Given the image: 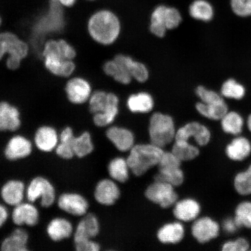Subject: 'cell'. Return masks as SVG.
Instances as JSON below:
<instances>
[{
  "label": "cell",
  "instance_id": "e575fe53",
  "mask_svg": "<svg viewBox=\"0 0 251 251\" xmlns=\"http://www.w3.org/2000/svg\"><path fill=\"white\" fill-rule=\"evenodd\" d=\"M108 170L110 176L113 179L124 183L129 177V166L127 159L122 158H115L110 162Z\"/></svg>",
  "mask_w": 251,
  "mask_h": 251
},
{
  "label": "cell",
  "instance_id": "3957f363",
  "mask_svg": "<svg viewBox=\"0 0 251 251\" xmlns=\"http://www.w3.org/2000/svg\"><path fill=\"white\" fill-rule=\"evenodd\" d=\"M164 151L151 143L134 146L127 159L130 170L137 176L143 175L151 168L158 166Z\"/></svg>",
  "mask_w": 251,
  "mask_h": 251
},
{
  "label": "cell",
  "instance_id": "d590c367",
  "mask_svg": "<svg viewBox=\"0 0 251 251\" xmlns=\"http://www.w3.org/2000/svg\"><path fill=\"white\" fill-rule=\"evenodd\" d=\"M172 152L182 161H191L200 154L199 148L184 141H175Z\"/></svg>",
  "mask_w": 251,
  "mask_h": 251
},
{
  "label": "cell",
  "instance_id": "8d00e7d4",
  "mask_svg": "<svg viewBox=\"0 0 251 251\" xmlns=\"http://www.w3.org/2000/svg\"><path fill=\"white\" fill-rule=\"evenodd\" d=\"M246 94V88L234 78H228L222 84L221 94L224 99L240 100L244 98Z\"/></svg>",
  "mask_w": 251,
  "mask_h": 251
},
{
  "label": "cell",
  "instance_id": "1f68e13d",
  "mask_svg": "<svg viewBox=\"0 0 251 251\" xmlns=\"http://www.w3.org/2000/svg\"><path fill=\"white\" fill-rule=\"evenodd\" d=\"M222 130L226 133L239 136L244 126V119L239 113L228 111L221 119Z\"/></svg>",
  "mask_w": 251,
  "mask_h": 251
},
{
  "label": "cell",
  "instance_id": "8fae6325",
  "mask_svg": "<svg viewBox=\"0 0 251 251\" xmlns=\"http://www.w3.org/2000/svg\"><path fill=\"white\" fill-rule=\"evenodd\" d=\"M193 138L200 146H205L211 140V133L205 125L198 122H191L176 131L175 141H188Z\"/></svg>",
  "mask_w": 251,
  "mask_h": 251
},
{
  "label": "cell",
  "instance_id": "ffe728a7",
  "mask_svg": "<svg viewBox=\"0 0 251 251\" xmlns=\"http://www.w3.org/2000/svg\"><path fill=\"white\" fill-rule=\"evenodd\" d=\"M106 136L121 151H130L134 147V137L132 132L127 128L111 126L106 131Z\"/></svg>",
  "mask_w": 251,
  "mask_h": 251
},
{
  "label": "cell",
  "instance_id": "83f0119b",
  "mask_svg": "<svg viewBox=\"0 0 251 251\" xmlns=\"http://www.w3.org/2000/svg\"><path fill=\"white\" fill-rule=\"evenodd\" d=\"M102 70L106 75L121 84H128L133 79L125 66L115 58L106 61L102 66Z\"/></svg>",
  "mask_w": 251,
  "mask_h": 251
},
{
  "label": "cell",
  "instance_id": "ba28073f",
  "mask_svg": "<svg viewBox=\"0 0 251 251\" xmlns=\"http://www.w3.org/2000/svg\"><path fill=\"white\" fill-rule=\"evenodd\" d=\"M40 60L47 73L59 80L67 79L78 70L77 61L68 60L57 55H43Z\"/></svg>",
  "mask_w": 251,
  "mask_h": 251
},
{
  "label": "cell",
  "instance_id": "ab89813d",
  "mask_svg": "<svg viewBox=\"0 0 251 251\" xmlns=\"http://www.w3.org/2000/svg\"><path fill=\"white\" fill-rule=\"evenodd\" d=\"M240 228H251V202L244 201L238 204L234 217Z\"/></svg>",
  "mask_w": 251,
  "mask_h": 251
},
{
  "label": "cell",
  "instance_id": "60d3db41",
  "mask_svg": "<svg viewBox=\"0 0 251 251\" xmlns=\"http://www.w3.org/2000/svg\"><path fill=\"white\" fill-rule=\"evenodd\" d=\"M165 24L168 30L176 29L181 24L183 18L177 8L166 6L164 15Z\"/></svg>",
  "mask_w": 251,
  "mask_h": 251
},
{
  "label": "cell",
  "instance_id": "52a82bcc",
  "mask_svg": "<svg viewBox=\"0 0 251 251\" xmlns=\"http://www.w3.org/2000/svg\"><path fill=\"white\" fill-rule=\"evenodd\" d=\"M26 197L28 201L34 203L40 200V205L48 208L56 201L55 187L50 180L43 176H37L31 180L26 187Z\"/></svg>",
  "mask_w": 251,
  "mask_h": 251
},
{
  "label": "cell",
  "instance_id": "7c38bea8",
  "mask_svg": "<svg viewBox=\"0 0 251 251\" xmlns=\"http://www.w3.org/2000/svg\"><path fill=\"white\" fill-rule=\"evenodd\" d=\"M57 205L62 211L77 217L85 215L89 207L85 198L76 193L62 194L57 199Z\"/></svg>",
  "mask_w": 251,
  "mask_h": 251
},
{
  "label": "cell",
  "instance_id": "4dcf8cb0",
  "mask_svg": "<svg viewBox=\"0 0 251 251\" xmlns=\"http://www.w3.org/2000/svg\"><path fill=\"white\" fill-rule=\"evenodd\" d=\"M184 235L183 226L180 223H172L164 226L158 232V238L164 244H177L183 239Z\"/></svg>",
  "mask_w": 251,
  "mask_h": 251
},
{
  "label": "cell",
  "instance_id": "7a4b0ae2",
  "mask_svg": "<svg viewBox=\"0 0 251 251\" xmlns=\"http://www.w3.org/2000/svg\"><path fill=\"white\" fill-rule=\"evenodd\" d=\"M31 54L29 43L17 31L10 29L0 30V63H3L6 70H20Z\"/></svg>",
  "mask_w": 251,
  "mask_h": 251
},
{
  "label": "cell",
  "instance_id": "d6986e66",
  "mask_svg": "<svg viewBox=\"0 0 251 251\" xmlns=\"http://www.w3.org/2000/svg\"><path fill=\"white\" fill-rule=\"evenodd\" d=\"M120 196V190L117 184L111 180L100 181L94 191V197L97 202L103 205H112Z\"/></svg>",
  "mask_w": 251,
  "mask_h": 251
},
{
  "label": "cell",
  "instance_id": "836d02e7",
  "mask_svg": "<svg viewBox=\"0 0 251 251\" xmlns=\"http://www.w3.org/2000/svg\"><path fill=\"white\" fill-rule=\"evenodd\" d=\"M73 149L75 155L80 158L89 155L93 151L92 138L89 131H84L78 136H75Z\"/></svg>",
  "mask_w": 251,
  "mask_h": 251
},
{
  "label": "cell",
  "instance_id": "9a60e30c",
  "mask_svg": "<svg viewBox=\"0 0 251 251\" xmlns=\"http://www.w3.org/2000/svg\"><path fill=\"white\" fill-rule=\"evenodd\" d=\"M59 141L57 130L50 125H43L37 128L34 135V143L37 149L43 152L55 150Z\"/></svg>",
  "mask_w": 251,
  "mask_h": 251
},
{
  "label": "cell",
  "instance_id": "f907efd6",
  "mask_svg": "<svg viewBox=\"0 0 251 251\" xmlns=\"http://www.w3.org/2000/svg\"><path fill=\"white\" fill-rule=\"evenodd\" d=\"M247 124L248 128H249V129L251 133V114H250L249 116V117H248Z\"/></svg>",
  "mask_w": 251,
  "mask_h": 251
},
{
  "label": "cell",
  "instance_id": "f1b7e54d",
  "mask_svg": "<svg viewBox=\"0 0 251 251\" xmlns=\"http://www.w3.org/2000/svg\"><path fill=\"white\" fill-rule=\"evenodd\" d=\"M196 108L199 114L203 117L213 121H221V119L228 111V105L225 100L205 103L201 101L196 103Z\"/></svg>",
  "mask_w": 251,
  "mask_h": 251
},
{
  "label": "cell",
  "instance_id": "cb8c5ba5",
  "mask_svg": "<svg viewBox=\"0 0 251 251\" xmlns=\"http://www.w3.org/2000/svg\"><path fill=\"white\" fill-rule=\"evenodd\" d=\"M75 137L73 128L70 126L65 127L59 133V141L55 150L59 158L70 160L74 158L73 141Z\"/></svg>",
  "mask_w": 251,
  "mask_h": 251
},
{
  "label": "cell",
  "instance_id": "e0dca14e",
  "mask_svg": "<svg viewBox=\"0 0 251 251\" xmlns=\"http://www.w3.org/2000/svg\"><path fill=\"white\" fill-rule=\"evenodd\" d=\"M26 190L24 182L19 180H10L2 185L0 190V197L3 202L14 207L23 202L26 197Z\"/></svg>",
  "mask_w": 251,
  "mask_h": 251
},
{
  "label": "cell",
  "instance_id": "b9f144b4",
  "mask_svg": "<svg viewBox=\"0 0 251 251\" xmlns=\"http://www.w3.org/2000/svg\"><path fill=\"white\" fill-rule=\"evenodd\" d=\"M196 93L200 99V101L205 103L219 102L225 100L221 94L208 89L203 86L197 87Z\"/></svg>",
  "mask_w": 251,
  "mask_h": 251
},
{
  "label": "cell",
  "instance_id": "2e32d148",
  "mask_svg": "<svg viewBox=\"0 0 251 251\" xmlns=\"http://www.w3.org/2000/svg\"><path fill=\"white\" fill-rule=\"evenodd\" d=\"M220 227L218 223L208 217L197 220L192 227V234L200 243H206L218 236Z\"/></svg>",
  "mask_w": 251,
  "mask_h": 251
},
{
  "label": "cell",
  "instance_id": "f5cc1de1",
  "mask_svg": "<svg viewBox=\"0 0 251 251\" xmlns=\"http://www.w3.org/2000/svg\"><path fill=\"white\" fill-rule=\"evenodd\" d=\"M86 1H96V0H86Z\"/></svg>",
  "mask_w": 251,
  "mask_h": 251
},
{
  "label": "cell",
  "instance_id": "f546056e",
  "mask_svg": "<svg viewBox=\"0 0 251 251\" xmlns=\"http://www.w3.org/2000/svg\"><path fill=\"white\" fill-rule=\"evenodd\" d=\"M188 13L194 20L208 23L214 17V9L207 0H194L188 7Z\"/></svg>",
  "mask_w": 251,
  "mask_h": 251
},
{
  "label": "cell",
  "instance_id": "c3c4849f",
  "mask_svg": "<svg viewBox=\"0 0 251 251\" xmlns=\"http://www.w3.org/2000/svg\"><path fill=\"white\" fill-rule=\"evenodd\" d=\"M9 218V212L7 207L0 203V228L7 222Z\"/></svg>",
  "mask_w": 251,
  "mask_h": 251
},
{
  "label": "cell",
  "instance_id": "6da1fadb",
  "mask_svg": "<svg viewBox=\"0 0 251 251\" xmlns=\"http://www.w3.org/2000/svg\"><path fill=\"white\" fill-rule=\"evenodd\" d=\"M88 36L100 45H112L118 39L121 23L117 15L108 9H100L90 16L86 24Z\"/></svg>",
  "mask_w": 251,
  "mask_h": 251
},
{
  "label": "cell",
  "instance_id": "603a6c76",
  "mask_svg": "<svg viewBox=\"0 0 251 251\" xmlns=\"http://www.w3.org/2000/svg\"><path fill=\"white\" fill-rule=\"evenodd\" d=\"M251 153V144L249 139L242 136L235 137L226 148L228 158L234 161H242Z\"/></svg>",
  "mask_w": 251,
  "mask_h": 251
},
{
  "label": "cell",
  "instance_id": "4316f807",
  "mask_svg": "<svg viewBox=\"0 0 251 251\" xmlns=\"http://www.w3.org/2000/svg\"><path fill=\"white\" fill-rule=\"evenodd\" d=\"M127 106L131 112L146 114L152 111L154 106V101L150 94L140 92L131 94L128 97Z\"/></svg>",
  "mask_w": 251,
  "mask_h": 251
},
{
  "label": "cell",
  "instance_id": "30bf717a",
  "mask_svg": "<svg viewBox=\"0 0 251 251\" xmlns=\"http://www.w3.org/2000/svg\"><path fill=\"white\" fill-rule=\"evenodd\" d=\"M146 196L151 201L164 208L175 205L178 198L174 186L165 182L158 181H155L147 188Z\"/></svg>",
  "mask_w": 251,
  "mask_h": 251
},
{
  "label": "cell",
  "instance_id": "7dc6e473",
  "mask_svg": "<svg viewBox=\"0 0 251 251\" xmlns=\"http://www.w3.org/2000/svg\"><path fill=\"white\" fill-rule=\"evenodd\" d=\"M223 227L227 233H234L240 227L235 222L234 218H229L225 220L223 224Z\"/></svg>",
  "mask_w": 251,
  "mask_h": 251
},
{
  "label": "cell",
  "instance_id": "7402d4cb",
  "mask_svg": "<svg viewBox=\"0 0 251 251\" xmlns=\"http://www.w3.org/2000/svg\"><path fill=\"white\" fill-rule=\"evenodd\" d=\"M29 234L25 229L18 227L4 238L0 245L2 251H26Z\"/></svg>",
  "mask_w": 251,
  "mask_h": 251
},
{
  "label": "cell",
  "instance_id": "44dd1931",
  "mask_svg": "<svg viewBox=\"0 0 251 251\" xmlns=\"http://www.w3.org/2000/svg\"><path fill=\"white\" fill-rule=\"evenodd\" d=\"M47 234L55 242H59L71 237L74 233L73 225L64 218H55L49 222L47 226Z\"/></svg>",
  "mask_w": 251,
  "mask_h": 251
},
{
  "label": "cell",
  "instance_id": "7bdbcfd3",
  "mask_svg": "<svg viewBox=\"0 0 251 251\" xmlns=\"http://www.w3.org/2000/svg\"><path fill=\"white\" fill-rule=\"evenodd\" d=\"M230 4L232 10L238 17H251V0H230Z\"/></svg>",
  "mask_w": 251,
  "mask_h": 251
},
{
  "label": "cell",
  "instance_id": "9c48e42d",
  "mask_svg": "<svg viewBox=\"0 0 251 251\" xmlns=\"http://www.w3.org/2000/svg\"><path fill=\"white\" fill-rule=\"evenodd\" d=\"M22 125L21 106L9 99H0V132H15L20 129Z\"/></svg>",
  "mask_w": 251,
  "mask_h": 251
},
{
  "label": "cell",
  "instance_id": "f6af8a7d",
  "mask_svg": "<svg viewBox=\"0 0 251 251\" xmlns=\"http://www.w3.org/2000/svg\"><path fill=\"white\" fill-rule=\"evenodd\" d=\"M249 249V242L244 238L228 241L222 247V250L224 251H246Z\"/></svg>",
  "mask_w": 251,
  "mask_h": 251
},
{
  "label": "cell",
  "instance_id": "484cf974",
  "mask_svg": "<svg viewBox=\"0 0 251 251\" xmlns=\"http://www.w3.org/2000/svg\"><path fill=\"white\" fill-rule=\"evenodd\" d=\"M201 207L199 202L193 199H185L175 203L174 215L180 221L190 222L199 215Z\"/></svg>",
  "mask_w": 251,
  "mask_h": 251
},
{
  "label": "cell",
  "instance_id": "681fc988",
  "mask_svg": "<svg viewBox=\"0 0 251 251\" xmlns=\"http://www.w3.org/2000/svg\"><path fill=\"white\" fill-rule=\"evenodd\" d=\"M78 0H57L59 4L65 9L73 8L76 4Z\"/></svg>",
  "mask_w": 251,
  "mask_h": 251
},
{
  "label": "cell",
  "instance_id": "277c9868",
  "mask_svg": "<svg viewBox=\"0 0 251 251\" xmlns=\"http://www.w3.org/2000/svg\"><path fill=\"white\" fill-rule=\"evenodd\" d=\"M119 103L115 94L97 90H94L87 105L91 114H97L103 123L110 125L117 117Z\"/></svg>",
  "mask_w": 251,
  "mask_h": 251
},
{
  "label": "cell",
  "instance_id": "f35d334b",
  "mask_svg": "<svg viewBox=\"0 0 251 251\" xmlns=\"http://www.w3.org/2000/svg\"><path fill=\"white\" fill-rule=\"evenodd\" d=\"M235 191L241 196L251 194V165L246 171L238 173L234 180Z\"/></svg>",
  "mask_w": 251,
  "mask_h": 251
},
{
  "label": "cell",
  "instance_id": "816d5d0a",
  "mask_svg": "<svg viewBox=\"0 0 251 251\" xmlns=\"http://www.w3.org/2000/svg\"><path fill=\"white\" fill-rule=\"evenodd\" d=\"M2 23H3L2 18L1 17V15H0V28L1 27L2 25Z\"/></svg>",
  "mask_w": 251,
  "mask_h": 251
},
{
  "label": "cell",
  "instance_id": "d4e9b609",
  "mask_svg": "<svg viewBox=\"0 0 251 251\" xmlns=\"http://www.w3.org/2000/svg\"><path fill=\"white\" fill-rule=\"evenodd\" d=\"M114 58L125 66L131 77L138 82L144 83L149 79L148 68L143 63L135 61L130 56L123 54L116 55Z\"/></svg>",
  "mask_w": 251,
  "mask_h": 251
},
{
  "label": "cell",
  "instance_id": "8992f818",
  "mask_svg": "<svg viewBox=\"0 0 251 251\" xmlns=\"http://www.w3.org/2000/svg\"><path fill=\"white\" fill-rule=\"evenodd\" d=\"M149 134L151 143L164 148L175 139L176 130L174 119L168 115L155 113L150 118Z\"/></svg>",
  "mask_w": 251,
  "mask_h": 251
},
{
  "label": "cell",
  "instance_id": "5bb4252c",
  "mask_svg": "<svg viewBox=\"0 0 251 251\" xmlns=\"http://www.w3.org/2000/svg\"><path fill=\"white\" fill-rule=\"evenodd\" d=\"M11 219L18 227L23 226L33 227L38 224L40 213L33 203L23 202L14 206L11 213Z\"/></svg>",
  "mask_w": 251,
  "mask_h": 251
},
{
  "label": "cell",
  "instance_id": "74e56055",
  "mask_svg": "<svg viewBox=\"0 0 251 251\" xmlns=\"http://www.w3.org/2000/svg\"><path fill=\"white\" fill-rule=\"evenodd\" d=\"M184 174L180 168L159 169L155 175V180L165 182L172 186H179L183 183Z\"/></svg>",
  "mask_w": 251,
  "mask_h": 251
},
{
  "label": "cell",
  "instance_id": "4fadbf2b",
  "mask_svg": "<svg viewBox=\"0 0 251 251\" xmlns=\"http://www.w3.org/2000/svg\"><path fill=\"white\" fill-rule=\"evenodd\" d=\"M33 151V144L26 137L16 134L9 139L4 149V156L9 161H15L27 158Z\"/></svg>",
  "mask_w": 251,
  "mask_h": 251
},
{
  "label": "cell",
  "instance_id": "bcb514c9",
  "mask_svg": "<svg viewBox=\"0 0 251 251\" xmlns=\"http://www.w3.org/2000/svg\"><path fill=\"white\" fill-rule=\"evenodd\" d=\"M75 250L77 251H98L100 246L93 239L78 241L75 243Z\"/></svg>",
  "mask_w": 251,
  "mask_h": 251
},
{
  "label": "cell",
  "instance_id": "ee69618b",
  "mask_svg": "<svg viewBox=\"0 0 251 251\" xmlns=\"http://www.w3.org/2000/svg\"><path fill=\"white\" fill-rule=\"evenodd\" d=\"M181 161L172 152H164L158 165L159 169L180 168Z\"/></svg>",
  "mask_w": 251,
  "mask_h": 251
},
{
  "label": "cell",
  "instance_id": "d6a6232c",
  "mask_svg": "<svg viewBox=\"0 0 251 251\" xmlns=\"http://www.w3.org/2000/svg\"><path fill=\"white\" fill-rule=\"evenodd\" d=\"M166 6L165 4L157 5L151 15L150 30L153 35L159 38L164 37L168 30L164 20Z\"/></svg>",
  "mask_w": 251,
  "mask_h": 251
},
{
  "label": "cell",
  "instance_id": "5b68a950",
  "mask_svg": "<svg viewBox=\"0 0 251 251\" xmlns=\"http://www.w3.org/2000/svg\"><path fill=\"white\" fill-rule=\"evenodd\" d=\"M62 90L66 101L72 107L87 105L94 92L90 81L79 72L64 81Z\"/></svg>",
  "mask_w": 251,
  "mask_h": 251
},
{
  "label": "cell",
  "instance_id": "ac0fdd59",
  "mask_svg": "<svg viewBox=\"0 0 251 251\" xmlns=\"http://www.w3.org/2000/svg\"><path fill=\"white\" fill-rule=\"evenodd\" d=\"M100 232V224L98 219L93 213H86L83 216L74 231V243L78 241L93 239Z\"/></svg>",
  "mask_w": 251,
  "mask_h": 251
}]
</instances>
